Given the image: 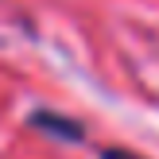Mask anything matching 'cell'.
<instances>
[{"instance_id": "1", "label": "cell", "mask_w": 159, "mask_h": 159, "mask_svg": "<svg viewBox=\"0 0 159 159\" xmlns=\"http://www.w3.org/2000/svg\"><path fill=\"white\" fill-rule=\"evenodd\" d=\"M23 124L47 140H58V144H85V136H89L85 120H78L70 113H58V109H31Z\"/></svg>"}, {"instance_id": "2", "label": "cell", "mask_w": 159, "mask_h": 159, "mask_svg": "<svg viewBox=\"0 0 159 159\" xmlns=\"http://www.w3.org/2000/svg\"><path fill=\"white\" fill-rule=\"evenodd\" d=\"M97 159H144V155H136V152H128V148H97Z\"/></svg>"}]
</instances>
